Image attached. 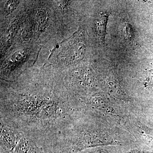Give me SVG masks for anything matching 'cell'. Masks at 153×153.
I'll list each match as a JSON object with an SVG mask.
<instances>
[{
  "mask_svg": "<svg viewBox=\"0 0 153 153\" xmlns=\"http://www.w3.org/2000/svg\"><path fill=\"white\" fill-rule=\"evenodd\" d=\"M20 1H7L5 4L4 9L3 10V12L4 15L7 16L12 13L14 10H16L17 7L19 5Z\"/></svg>",
  "mask_w": 153,
  "mask_h": 153,
  "instance_id": "obj_6",
  "label": "cell"
},
{
  "mask_svg": "<svg viewBox=\"0 0 153 153\" xmlns=\"http://www.w3.org/2000/svg\"><path fill=\"white\" fill-rule=\"evenodd\" d=\"M1 84V117L35 140L55 138L69 127L68 88L55 68H31Z\"/></svg>",
  "mask_w": 153,
  "mask_h": 153,
  "instance_id": "obj_1",
  "label": "cell"
},
{
  "mask_svg": "<svg viewBox=\"0 0 153 153\" xmlns=\"http://www.w3.org/2000/svg\"><path fill=\"white\" fill-rule=\"evenodd\" d=\"M84 30L79 29L72 37L64 48L62 47V51L64 54L61 55L67 56V63L68 65L77 63L83 59L85 55V45Z\"/></svg>",
  "mask_w": 153,
  "mask_h": 153,
  "instance_id": "obj_2",
  "label": "cell"
},
{
  "mask_svg": "<svg viewBox=\"0 0 153 153\" xmlns=\"http://www.w3.org/2000/svg\"><path fill=\"white\" fill-rule=\"evenodd\" d=\"M14 153H42V151L36 142L25 134L15 148Z\"/></svg>",
  "mask_w": 153,
  "mask_h": 153,
  "instance_id": "obj_4",
  "label": "cell"
},
{
  "mask_svg": "<svg viewBox=\"0 0 153 153\" xmlns=\"http://www.w3.org/2000/svg\"><path fill=\"white\" fill-rule=\"evenodd\" d=\"M108 16L107 14H100L95 21L96 31L98 38L102 42H104L105 40Z\"/></svg>",
  "mask_w": 153,
  "mask_h": 153,
  "instance_id": "obj_5",
  "label": "cell"
},
{
  "mask_svg": "<svg viewBox=\"0 0 153 153\" xmlns=\"http://www.w3.org/2000/svg\"><path fill=\"white\" fill-rule=\"evenodd\" d=\"M1 121V144L8 150L13 151L25 133L10 123Z\"/></svg>",
  "mask_w": 153,
  "mask_h": 153,
  "instance_id": "obj_3",
  "label": "cell"
},
{
  "mask_svg": "<svg viewBox=\"0 0 153 153\" xmlns=\"http://www.w3.org/2000/svg\"><path fill=\"white\" fill-rule=\"evenodd\" d=\"M147 81L150 84V86H153V71H149V74H148Z\"/></svg>",
  "mask_w": 153,
  "mask_h": 153,
  "instance_id": "obj_7",
  "label": "cell"
}]
</instances>
